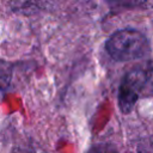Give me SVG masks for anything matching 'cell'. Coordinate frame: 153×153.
Wrapping results in <instances>:
<instances>
[{
  "mask_svg": "<svg viewBox=\"0 0 153 153\" xmlns=\"http://www.w3.org/2000/svg\"><path fill=\"white\" fill-rule=\"evenodd\" d=\"M149 43L143 33L134 29L115 32L106 42V51L116 61H134L149 54Z\"/></svg>",
  "mask_w": 153,
  "mask_h": 153,
  "instance_id": "obj_1",
  "label": "cell"
},
{
  "mask_svg": "<svg viewBox=\"0 0 153 153\" xmlns=\"http://www.w3.org/2000/svg\"><path fill=\"white\" fill-rule=\"evenodd\" d=\"M147 68H133L123 78L118 90V105L122 112H130L139 98V93L148 80Z\"/></svg>",
  "mask_w": 153,
  "mask_h": 153,
  "instance_id": "obj_2",
  "label": "cell"
},
{
  "mask_svg": "<svg viewBox=\"0 0 153 153\" xmlns=\"http://www.w3.org/2000/svg\"><path fill=\"white\" fill-rule=\"evenodd\" d=\"M11 78V68L7 66V63L0 61V87H6Z\"/></svg>",
  "mask_w": 153,
  "mask_h": 153,
  "instance_id": "obj_3",
  "label": "cell"
}]
</instances>
